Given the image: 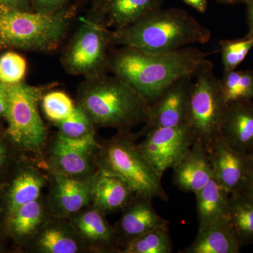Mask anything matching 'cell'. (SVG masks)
Listing matches in <instances>:
<instances>
[{
	"mask_svg": "<svg viewBox=\"0 0 253 253\" xmlns=\"http://www.w3.org/2000/svg\"><path fill=\"white\" fill-rule=\"evenodd\" d=\"M173 169V183L178 189L195 194L213 177L208 148L195 141Z\"/></svg>",
	"mask_w": 253,
	"mask_h": 253,
	"instance_id": "d6986e66",
	"label": "cell"
},
{
	"mask_svg": "<svg viewBox=\"0 0 253 253\" xmlns=\"http://www.w3.org/2000/svg\"><path fill=\"white\" fill-rule=\"evenodd\" d=\"M53 215L46 194L43 193L36 201L24 205L5 218L3 223L5 235L23 247Z\"/></svg>",
	"mask_w": 253,
	"mask_h": 253,
	"instance_id": "ac0fdd59",
	"label": "cell"
},
{
	"mask_svg": "<svg viewBox=\"0 0 253 253\" xmlns=\"http://www.w3.org/2000/svg\"><path fill=\"white\" fill-rule=\"evenodd\" d=\"M229 105L224 99L214 64L206 59L195 73L184 124L195 141L208 149L221 134Z\"/></svg>",
	"mask_w": 253,
	"mask_h": 253,
	"instance_id": "52a82bcc",
	"label": "cell"
},
{
	"mask_svg": "<svg viewBox=\"0 0 253 253\" xmlns=\"http://www.w3.org/2000/svg\"><path fill=\"white\" fill-rule=\"evenodd\" d=\"M208 56L191 46L164 53L122 46L109 56L108 69L151 104L174 81L194 75Z\"/></svg>",
	"mask_w": 253,
	"mask_h": 253,
	"instance_id": "6da1fadb",
	"label": "cell"
},
{
	"mask_svg": "<svg viewBox=\"0 0 253 253\" xmlns=\"http://www.w3.org/2000/svg\"><path fill=\"white\" fill-rule=\"evenodd\" d=\"M26 71L27 63L21 54L9 51L0 55V83L7 85L21 83Z\"/></svg>",
	"mask_w": 253,
	"mask_h": 253,
	"instance_id": "4dcf8cb0",
	"label": "cell"
},
{
	"mask_svg": "<svg viewBox=\"0 0 253 253\" xmlns=\"http://www.w3.org/2000/svg\"><path fill=\"white\" fill-rule=\"evenodd\" d=\"M0 50H1V49H0Z\"/></svg>",
	"mask_w": 253,
	"mask_h": 253,
	"instance_id": "ee69618b",
	"label": "cell"
},
{
	"mask_svg": "<svg viewBox=\"0 0 253 253\" xmlns=\"http://www.w3.org/2000/svg\"><path fill=\"white\" fill-rule=\"evenodd\" d=\"M194 76L189 75L174 81L150 104L149 116L139 136L152 129L185 123Z\"/></svg>",
	"mask_w": 253,
	"mask_h": 253,
	"instance_id": "8fae6325",
	"label": "cell"
},
{
	"mask_svg": "<svg viewBox=\"0 0 253 253\" xmlns=\"http://www.w3.org/2000/svg\"><path fill=\"white\" fill-rule=\"evenodd\" d=\"M199 229L229 215L230 194L214 177L196 194Z\"/></svg>",
	"mask_w": 253,
	"mask_h": 253,
	"instance_id": "603a6c76",
	"label": "cell"
},
{
	"mask_svg": "<svg viewBox=\"0 0 253 253\" xmlns=\"http://www.w3.org/2000/svg\"><path fill=\"white\" fill-rule=\"evenodd\" d=\"M163 3V0H109L101 11L108 27L121 29L159 9Z\"/></svg>",
	"mask_w": 253,
	"mask_h": 253,
	"instance_id": "cb8c5ba5",
	"label": "cell"
},
{
	"mask_svg": "<svg viewBox=\"0 0 253 253\" xmlns=\"http://www.w3.org/2000/svg\"><path fill=\"white\" fill-rule=\"evenodd\" d=\"M96 11H102L109 0H91Z\"/></svg>",
	"mask_w": 253,
	"mask_h": 253,
	"instance_id": "f35d334b",
	"label": "cell"
},
{
	"mask_svg": "<svg viewBox=\"0 0 253 253\" xmlns=\"http://www.w3.org/2000/svg\"><path fill=\"white\" fill-rule=\"evenodd\" d=\"M183 1L200 13H205L207 9V0H183Z\"/></svg>",
	"mask_w": 253,
	"mask_h": 253,
	"instance_id": "d590c367",
	"label": "cell"
},
{
	"mask_svg": "<svg viewBox=\"0 0 253 253\" xmlns=\"http://www.w3.org/2000/svg\"><path fill=\"white\" fill-rule=\"evenodd\" d=\"M97 141H73L54 134L48 139L42 164L49 174L78 179L92 178L99 171Z\"/></svg>",
	"mask_w": 253,
	"mask_h": 253,
	"instance_id": "9c48e42d",
	"label": "cell"
},
{
	"mask_svg": "<svg viewBox=\"0 0 253 253\" xmlns=\"http://www.w3.org/2000/svg\"><path fill=\"white\" fill-rule=\"evenodd\" d=\"M139 134L118 131L116 135L99 142L96 163L100 170L119 176L136 196L168 201L162 177L139 149Z\"/></svg>",
	"mask_w": 253,
	"mask_h": 253,
	"instance_id": "5b68a950",
	"label": "cell"
},
{
	"mask_svg": "<svg viewBox=\"0 0 253 253\" xmlns=\"http://www.w3.org/2000/svg\"><path fill=\"white\" fill-rule=\"evenodd\" d=\"M152 201L151 198L136 196L122 211V216L114 225L122 249L125 245L149 231L169 224V221L155 211Z\"/></svg>",
	"mask_w": 253,
	"mask_h": 253,
	"instance_id": "e0dca14e",
	"label": "cell"
},
{
	"mask_svg": "<svg viewBox=\"0 0 253 253\" xmlns=\"http://www.w3.org/2000/svg\"><path fill=\"white\" fill-rule=\"evenodd\" d=\"M106 214L89 204L68 218L90 253H120L122 246Z\"/></svg>",
	"mask_w": 253,
	"mask_h": 253,
	"instance_id": "5bb4252c",
	"label": "cell"
},
{
	"mask_svg": "<svg viewBox=\"0 0 253 253\" xmlns=\"http://www.w3.org/2000/svg\"><path fill=\"white\" fill-rule=\"evenodd\" d=\"M219 46L224 71H234L253 49V34L248 33L239 39L221 40Z\"/></svg>",
	"mask_w": 253,
	"mask_h": 253,
	"instance_id": "f1b7e54d",
	"label": "cell"
},
{
	"mask_svg": "<svg viewBox=\"0 0 253 253\" xmlns=\"http://www.w3.org/2000/svg\"><path fill=\"white\" fill-rule=\"evenodd\" d=\"M76 104L90 116L95 125L129 131L144 124L150 104L119 77L105 74L85 78L78 87Z\"/></svg>",
	"mask_w": 253,
	"mask_h": 253,
	"instance_id": "3957f363",
	"label": "cell"
},
{
	"mask_svg": "<svg viewBox=\"0 0 253 253\" xmlns=\"http://www.w3.org/2000/svg\"><path fill=\"white\" fill-rule=\"evenodd\" d=\"M41 104L46 118L53 124L67 118L76 106L69 95L62 91L45 93L43 95Z\"/></svg>",
	"mask_w": 253,
	"mask_h": 253,
	"instance_id": "f546056e",
	"label": "cell"
},
{
	"mask_svg": "<svg viewBox=\"0 0 253 253\" xmlns=\"http://www.w3.org/2000/svg\"><path fill=\"white\" fill-rule=\"evenodd\" d=\"M211 38L209 28L177 8H159L134 24L111 31V45L148 52H169L206 44Z\"/></svg>",
	"mask_w": 253,
	"mask_h": 253,
	"instance_id": "7a4b0ae2",
	"label": "cell"
},
{
	"mask_svg": "<svg viewBox=\"0 0 253 253\" xmlns=\"http://www.w3.org/2000/svg\"><path fill=\"white\" fill-rule=\"evenodd\" d=\"M46 194L48 204L56 217L68 218L91 204L94 176L78 179L59 174H49Z\"/></svg>",
	"mask_w": 253,
	"mask_h": 253,
	"instance_id": "2e32d148",
	"label": "cell"
},
{
	"mask_svg": "<svg viewBox=\"0 0 253 253\" xmlns=\"http://www.w3.org/2000/svg\"><path fill=\"white\" fill-rule=\"evenodd\" d=\"M240 193L246 195L249 199L253 201V173L252 175L250 176L249 180L246 181L242 191Z\"/></svg>",
	"mask_w": 253,
	"mask_h": 253,
	"instance_id": "74e56055",
	"label": "cell"
},
{
	"mask_svg": "<svg viewBox=\"0 0 253 253\" xmlns=\"http://www.w3.org/2000/svg\"><path fill=\"white\" fill-rule=\"evenodd\" d=\"M73 0H30L32 10L42 14H51L71 4Z\"/></svg>",
	"mask_w": 253,
	"mask_h": 253,
	"instance_id": "d6a6232c",
	"label": "cell"
},
{
	"mask_svg": "<svg viewBox=\"0 0 253 253\" xmlns=\"http://www.w3.org/2000/svg\"><path fill=\"white\" fill-rule=\"evenodd\" d=\"M246 4L247 6V23L249 33L253 34V0H248Z\"/></svg>",
	"mask_w": 253,
	"mask_h": 253,
	"instance_id": "8d00e7d4",
	"label": "cell"
},
{
	"mask_svg": "<svg viewBox=\"0 0 253 253\" xmlns=\"http://www.w3.org/2000/svg\"><path fill=\"white\" fill-rule=\"evenodd\" d=\"M249 153L251 155V156H252L253 160V151H250V152H249Z\"/></svg>",
	"mask_w": 253,
	"mask_h": 253,
	"instance_id": "b9f144b4",
	"label": "cell"
},
{
	"mask_svg": "<svg viewBox=\"0 0 253 253\" xmlns=\"http://www.w3.org/2000/svg\"><path fill=\"white\" fill-rule=\"evenodd\" d=\"M228 219L241 246L253 245V201L242 193L230 194Z\"/></svg>",
	"mask_w": 253,
	"mask_h": 253,
	"instance_id": "d4e9b609",
	"label": "cell"
},
{
	"mask_svg": "<svg viewBox=\"0 0 253 253\" xmlns=\"http://www.w3.org/2000/svg\"><path fill=\"white\" fill-rule=\"evenodd\" d=\"M23 248L32 253H90L68 218L54 215Z\"/></svg>",
	"mask_w": 253,
	"mask_h": 253,
	"instance_id": "9a60e30c",
	"label": "cell"
},
{
	"mask_svg": "<svg viewBox=\"0 0 253 253\" xmlns=\"http://www.w3.org/2000/svg\"><path fill=\"white\" fill-rule=\"evenodd\" d=\"M104 16L83 18L61 59L66 72L87 78L105 74L109 68L108 48L111 45V31Z\"/></svg>",
	"mask_w": 253,
	"mask_h": 253,
	"instance_id": "ba28073f",
	"label": "cell"
},
{
	"mask_svg": "<svg viewBox=\"0 0 253 253\" xmlns=\"http://www.w3.org/2000/svg\"><path fill=\"white\" fill-rule=\"evenodd\" d=\"M0 5L23 11H33L30 0H0Z\"/></svg>",
	"mask_w": 253,
	"mask_h": 253,
	"instance_id": "836d02e7",
	"label": "cell"
},
{
	"mask_svg": "<svg viewBox=\"0 0 253 253\" xmlns=\"http://www.w3.org/2000/svg\"><path fill=\"white\" fill-rule=\"evenodd\" d=\"M9 85L0 83V119L4 118L8 106Z\"/></svg>",
	"mask_w": 253,
	"mask_h": 253,
	"instance_id": "e575fe53",
	"label": "cell"
},
{
	"mask_svg": "<svg viewBox=\"0 0 253 253\" xmlns=\"http://www.w3.org/2000/svg\"><path fill=\"white\" fill-rule=\"evenodd\" d=\"M231 147L249 153L253 150V100L229 106L221 134Z\"/></svg>",
	"mask_w": 253,
	"mask_h": 253,
	"instance_id": "44dd1931",
	"label": "cell"
},
{
	"mask_svg": "<svg viewBox=\"0 0 253 253\" xmlns=\"http://www.w3.org/2000/svg\"><path fill=\"white\" fill-rule=\"evenodd\" d=\"M172 251L169 224H166L125 245L121 253H171Z\"/></svg>",
	"mask_w": 253,
	"mask_h": 253,
	"instance_id": "83f0119b",
	"label": "cell"
},
{
	"mask_svg": "<svg viewBox=\"0 0 253 253\" xmlns=\"http://www.w3.org/2000/svg\"><path fill=\"white\" fill-rule=\"evenodd\" d=\"M139 149L161 175L173 168L191 149L195 140L185 124L147 131Z\"/></svg>",
	"mask_w": 253,
	"mask_h": 253,
	"instance_id": "30bf717a",
	"label": "cell"
},
{
	"mask_svg": "<svg viewBox=\"0 0 253 253\" xmlns=\"http://www.w3.org/2000/svg\"><path fill=\"white\" fill-rule=\"evenodd\" d=\"M219 83L229 106L239 101H253V69L224 71Z\"/></svg>",
	"mask_w": 253,
	"mask_h": 253,
	"instance_id": "484cf974",
	"label": "cell"
},
{
	"mask_svg": "<svg viewBox=\"0 0 253 253\" xmlns=\"http://www.w3.org/2000/svg\"><path fill=\"white\" fill-rule=\"evenodd\" d=\"M44 91V86L31 85L24 81L9 85L7 110L4 118L7 123L6 134L16 149L41 164L49 139L39 112Z\"/></svg>",
	"mask_w": 253,
	"mask_h": 253,
	"instance_id": "8992f818",
	"label": "cell"
},
{
	"mask_svg": "<svg viewBox=\"0 0 253 253\" xmlns=\"http://www.w3.org/2000/svg\"><path fill=\"white\" fill-rule=\"evenodd\" d=\"M9 185L3 193L4 219L24 205L36 201L49 184V173L41 163L26 156L11 174Z\"/></svg>",
	"mask_w": 253,
	"mask_h": 253,
	"instance_id": "7c38bea8",
	"label": "cell"
},
{
	"mask_svg": "<svg viewBox=\"0 0 253 253\" xmlns=\"http://www.w3.org/2000/svg\"><path fill=\"white\" fill-rule=\"evenodd\" d=\"M136 195L119 176L98 171L94 176L91 191V206L107 215L123 211Z\"/></svg>",
	"mask_w": 253,
	"mask_h": 253,
	"instance_id": "ffe728a7",
	"label": "cell"
},
{
	"mask_svg": "<svg viewBox=\"0 0 253 253\" xmlns=\"http://www.w3.org/2000/svg\"><path fill=\"white\" fill-rule=\"evenodd\" d=\"M26 156L16 149L6 130L0 129V176L12 174Z\"/></svg>",
	"mask_w": 253,
	"mask_h": 253,
	"instance_id": "1f68e13d",
	"label": "cell"
},
{
	"mask_svg": "<svg viewBox=\"0 0 253 253\" xmlns=\"http://www.w3.org/2000/svg\"><path fill=\"white\" fill-rule=\"evenodd\" d=\"M57 134L64 139L73 141L96 140V125L90 116L83 108L76 104L74 111L61 122L54 124Z\"/></svg>",
	"mask_w": 253,
	"mask_h": 253,
	"instance_id": "4316f807",
	"label": "cell"
},
{
	"mask_svg": "<svg viewBox=\"0 0 253 253\" xmlns=\"http://www.w3.org/2000/svg\"><path fill=\"white\" fill-rule=\"evenodd\" d=\"M0 194H1V186H0Z\"/></svg>",
	"mask_w": 253,
	"mask_h": 253,
	"instance_id": "7bdbcfd3",
	"label": "cell"
},
{
	"mask_svg": "<svg viewBox=\"0 0 253 253\" xmlns=\"http://www.w3.org/2000/svg\"><path fill=\"white\" fill-rule=\"evenodd\" d=\"M75 14L76 8L72 4L51 14L0 5V49L54 51L64 40Z\"/></svg>",
	"mask_w": 253,
	"mask_h": 253,
	"instance_id": "277c9868",
	"label": "cell"
},
{
	"mask_svg": "<svg viewBox=\"0 0 253 253\" xmlns=\"http://www.w3.org/2000/svg\"><path fill=\"white\" fill-rule=\"evenodd\" d=\"M242 248L228 218L199 229L194 241L181 253H239Z\"/></svg>",
	"mask_w": 253,
	"mask_h": 253,
	"instance_id": "7402d4cb",
	"label": "cell"
},
{
	"mask_svg": "<svg viewBox=\"0 0 253 253\" xmlns=\"http://www.w3.org/2000/svg\"><path fill=\"white\" fill-rule=\"evenodd\" d=\"M217 1L221 4H246L248 0H217Z\"/></svg>",
	"mask_w": 253,
	"mask_h": 253,
	"instance_id": "ab89813d",
	"label": "cell"
},
{
	"mask_svg": "<svg viewBox=\"0 0 253 253\" xmlns=\"http://www.w3.org/2000/svg\"><path fill=\"white\" fill-rule=\"evenodd\" d=\"M2 234H4V228H3V225H0V249H1V236H2Z\"/></svg>",
	"mask_w": 253,
	"mask_h": 253,
	"instance_id": "60d3db41",
	"label": "cell"
},
{
	"mask_svg": "<svg viewBox=\"0 0 253 253\" xmlns=\"http://www.w3.org/2000/svg\"><path fill=\"white\" fill-rule=\"evenodd\" d=\"M208 151L213 177L229 194L241 192L253 173L251 155L234 149L221 135Z\"/></svg>",
	"mask_w": 253,
	"mask_h": 253,
	"instance_id": "4fadbf2b",
	"label": "cell"
}]
</instances>
